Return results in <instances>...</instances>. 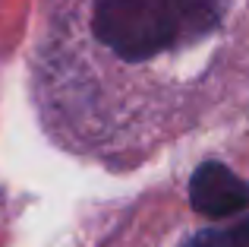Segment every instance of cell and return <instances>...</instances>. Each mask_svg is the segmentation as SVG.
<instances>
[{
	"instance_id": "obj_1",
	"label": "cell",
	"mask_w": 249,
	"mask_h": 247,
	"mask_svg": "<svg viewBox=\"0 0 249 247\" xmlns=\"http://www.w3.org/2000/svg\"><path fill=\"white\" fill-rule=\"evenodd\" d=\"M231 0H95L91 29L120 61L142 63L212 35Z\"/></svg>"
},
{
	"instance_id": "obj_2",
	"label": "cell",
	"mask_w": 249,
	"mask_h": 247,
	"mask_svg": "<svg viewBox=\"0 0 249 247\" xmlns=\"http://www.w3.org/2000/svg\"><path fill=\"white\" fill-rule=\"evenodd\" d=\"M189 203L205 219H231L249 209V181L221 162H202L189 178Z\"/></svg>"
},
{
	"instance_id": "obj_3",
	"label": "cell",
	"mask_w": 249,
	"mask_h": 247,
	"mask_svg": "<svg viewBox=\"0 0 249 247\" xmlns=\"http://www.w3.org/2000/svg\"><path fill=\"white\" fill-rule=\"evenodd\" d=\"M183 247H249V219L224 228H202Z\"/></svg>"
}]
</instances>
